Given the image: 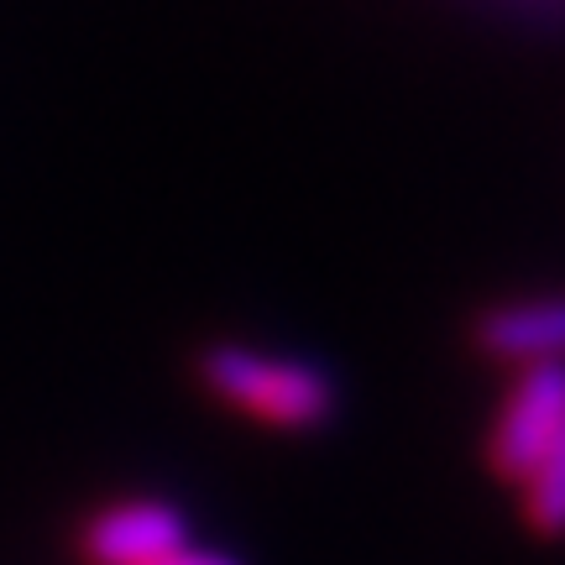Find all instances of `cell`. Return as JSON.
Here are the masks:
<instances>
[{"label": "cell", "instance_id": "1", "mask_svg": "<svg viewBox=\"0 0 565 565\" xmlns=\"http://www.w3.org/2000/svg\"><path fill=\"white\" fill-rule=\"evenodd\" d=\"M204 387L267 429H320L335 414V387L320 366L288 362V356H263L246 345H210L200 356Z\"/></svg>", "mask_w": 565, "mask_h": 565}, {"label": "cell", "instance_id": "2", "mask_svg": "<svg viewBox=\"0 0 565 565\" xmlns=\"http://www.w3.org/2000/svg\"><path fill=\"white\" fill-rule=\"evenodd\" d=\"M565 450V377L555 362L519 366L498 424L487 435V466L503 482H524L529 471Z\"/></svg>", "mask_w": 565, "mask_h": 565}, {"label": "cell", "instance_id": "3", "mask_svg": "<svg viewBox=\"0 0 565 565\" xmlns=\"http://www.w3.org/2000/svg\"><path fill=\"white\" fill-rule=\"evenodd\" d=\"M183 519L158 498H131V503L100 508L79 534V550L89 565H147L183 545Z\"/></svg>", "mask_w": 565, "mask_h": 565}, {"label": "cell", "instance_id": "4", "mask_svg": "<svg viewBox=\"0 0 565 565\" xmlns=\"http://www.w3.org/2000/svg\"><path fill=\"white\" fill-rule=\"evenodd\" d=\"M565 341V315L561 303H503V309H487L477 320V345L498 362L513 366H534V362H555V351Z\"/></svg>", "mask_w": 565, "mask_h": 565}, {"label": "cell", "instance_id": "5", "mask_svg": "<svg viewBox=\"0 0 565 565\" xmlns=\"http://www.w3.org/2000/svg\"><path fill=\"white\" fill-rule=\"evenodd\" d=\"M519 492H524L529 529H534V534H545V540L550 534H561V524H565V450L534 466L524 482H519Z\"/></svg>", "mask_w": 565, "mask_h": 565}, {"label": "cell", "instance_id": "6", "mask_svg": "<svg viewBox=\"0 0 565 565\" xmlns=\"http://www.w3.org/2000/svg\"><path fill=\"white\" fill-rule=\"evenodd\" d=\"M147 565H236V561H225V555H210V550H168V555H158V561H147Z\"/></svg>", "mask_w": 565, "mask_h": 565}]
</instances>
